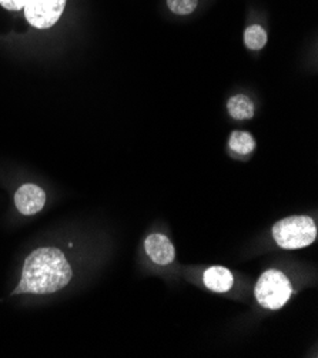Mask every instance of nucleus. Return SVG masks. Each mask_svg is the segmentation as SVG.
I'll return each mask as SVG.
<instances>
[{
	"instance_id": "obj_12",
	"label": "nucleus",
	"mask_w": 318,
	"mask_h": 358,
	"mask_svg": "<svg viewBox=\"0 0 318 358\" xmlns=\"http://www.w3.org/2000/svg\"><path fill=\"white\" fill-rule=\"evenodd\" d=\"M26 0H0V6H3L8 10H22L24 8Z\"/></svg>"
},
{
	"instance_id": "obj_5",
	"label": "nucleus",
	"mask_w": 318,
	"mask_h": 358,
	"mask_svg": "<svg viewBox=\"0 0 318 358\" xmlns=\"http://www.w3.org/2000/svg\"><path fill=\"white\" fill-rule=\"evenodd\" d=\"M46 203V193L36 185H23L15 194V204L24 216L39 213Z\"/></svg>"
},
{
	"instance_id": "obj_3",
	"label": "nucleus",
	"mask_w": 318,
	"mask_h": 358,
	"mask_svg": "<svg viewBox=\"0 0 318 358\" xmlns=\"http://www.w3.org/2000/svg\"><path fill=\"white\" fill-rule=\"evenodd\" d=\"M293 294L291 282L287 275L278 270H268L261 274L256 285V299L267 310H278Z\"/></svg>"
},
{
	"instance_id": "obj_7",
	"label": "nucleus",
	"mask_w": 318,
	"mask_h": 358,
	"mask_svg": "<svg viewBox=\"0 0 318 358\" xmlns=\"http://www.w3.org/2000/svg\"><path fill=\"white\" fill-rule=\"evenodd\" d=\"M234 277L230 270L222 266L210 267L204 273V284L205 287L216 293H226L233 287Z\"/></svg>"
},
{
	"instance_id": "obj_1",
	"label": "nucleus",
	"mask_w": 318,
	"mask_h": 358,
	"mask_svg": "<svg viewBox=\"0 0 318 358\" xmlns=\"http://www.w3.org/2000/svg\"><path fill=\"white\" fill-rule=\"evenodd\" d=\"M72 275V267L59 248H38L24 260L13 294H52L64 289Z\"/></svg>"
},
{
	"instance_id": "obj_10",
	"label": "nucleus",
	"mask_w": 318,
	"mask_h": 358,
	"mask_svg": "<svg viewBox=\"0 0 318 358\" xmlns=\"http://www.w3.org/2000/svg\"><path fill=\"white\" fill-rule=\"evenodd\" d=\"M244 43L250 50H260L267 45V31L260 24H252L244 31Z\"/></svg>"
},
{
	"instance_id": "obj_11",
	"label": "nucleus",
	"mask_w": 318,
	"mask_h": 358,
	"mask_svg": "<svg viewBox=\"0 0 318 358\" xmlns=\"http://www.w3.org/2000/svg\"><path fill=\"white\" fill-rule=\"evenodd\" d=\"M197 5H198V0H167V6L170 12L180 16L193 13Z\"/></svg>"
},
{
	"instance_id": "obj_6",
	"label": "nucleus",
	"mask_w": 318,
	"mask_h": 358,
	"mask_svg": "<svg viewBox=\"0 0 318 358\" xmlns=\"http://www.w3.org/2000/svg\"><path fill=\"white\" fill-rule=\"evenodd\" d=\"M146 253L147 256L160 266H167L174 262L175 252H174V245L173 243L161 233H154L150 234L146 241Z\"/></svg>"
},
{
	"instance_id": "obj_2",
	"label": "nucleus",
	"mask_w": 318,
	"mask_h": 358,
	"mask_svg": "<svg viewBox=\"0 0 318 358\" xmlns=\"http://www.w3.org/2000/svg\"><path fill=\"white\" fill-rule=\"evenodd\" d=\"M275 243L286 250H298L312 244L317 238V226L311 217L293 216L282 219L273 227Z\"/></svg>"
},
{
	"instance_id": "obj_9",
	"label": "nucleus",
	"mask_w": 318,
	"mask_h": 358,
	"mask_svg": "<svg viewBox=\"0 0 318 358\" xmlns=\"http://www.w3.org/2000/svg\"><path fill=\"white\" fill-rule=\"evenodd\" d=\"M229 146L230 149L241 156H247L253 153L256 149V140L249 131H233L229 138Z\"/></svg>"
},
{
	"instance_id": "obj_8",
	"label": "nucleus",
	"mask_w": 318,
	"mask_h": 358,
	"mask_svg": "<svg viewBox=\"0 0 318 358\" xmlns=\"http://www.w3.org/2000/svg\"><path fill=\"white\" fill-rule=\"evenodd\" d=\"M229 113L236 120H250L254 116V104L245 94H236L227 103Z\"/></svg>"
},
{
	"instance_id": "obj_4",
	"label": "nucleus",
	"mask_w": 318,
	"mask_h": 358,
	"mask_svg": "<svg viewBox=\"0 0 318 358\" xmlns=\"http://www.w3.org/2000/svg\"><path fill=\"white\" fill-rule=\"evenodd\" d=\"M67 0H26L24 16L36 29H49L62 17Z\"/></svg>"
}]
</instances>
